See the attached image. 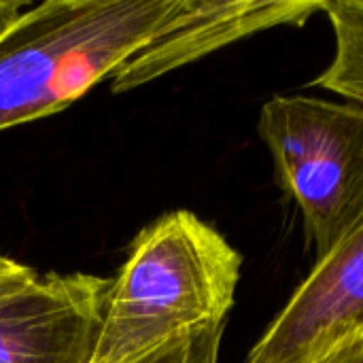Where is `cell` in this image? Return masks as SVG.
I'll return each mask as SVG.
<instances>
[{
  "instance_id": "30bf717a",
  "label": "cell",
  "mask_w": 363,
  "mask_h": 363,
  "mask_svg": "<svg viewBox=\"0 0 363 363\" xmlns=\"http://www.w3.org/2000/svg\"><path fill=\"white\" fill-rule=\"evenodd\" d=\"M319 363H363V338H353Z\"/></svg>"
},
{
  "instance_id": "8992f818",
  "label": "cell",
  "mask_w": 363,
  "mask_h": 363,
  "mask_svg": "<svg viewBox=\"0 0 363 363\" xmlns=\"http://www.w3.org/2000/svg\"><path fill=\"white\" fill-rule=\"evenodd\" d=\"M323 9L325 0H198L194 15L181 28L138 51L111 77V91L140 87L257 32L304 26Z\"/></svg>"
},
{
  "instance_id": "52a82bcc",
  "label": "cell",
  "mask_w": 363,
  "mask_h": 363,
  "mask_svg": "<svg viewBox=\"0 0 363 363\" xmlns=\"http://www.w3.org/2000/svg\"><path fill=\"white\" fill-rule=\"evenodd\" d=\"M334 57L311 83L363 106V0H325Z\"/></svg>"
},
{
  "instance_id": "7a4b0ae2",
  "label": "cell",
  "mask_w": 363,
  "mask_h": 363,
  "mask_svg": "<svg viewBox=\"0 0 363 363\" xmlns=\"http://www.w3.org/2000/svg\"><path fill=\"white\" fill-rule=\"evenodd\" d=\"M240 268V253L198 215H162L132 240L111 279L94 363H125L183 334L225 325Z\"/></svg>"
},
{
  "instance_id": "9c48e42d",
  "label": "cell",
  "mask_w": 363,
  "mask_h": 363,
  "mask_svg": "<svg viewBox=\"0 0 363 363\" xmlns=\"http://www.w3.org/2000/svg\"><path fill=\"white\" fill-rule=\"evenodd\" d=\"M36 270L17 262V259H11L6 255L0 253V294H4L6 289L23 283L26 279H30Z\"/></svg>"
},
{
  "instance_id": "6da1fadb",
  "label": "cell",
  "mask_w": 363,
  "mask_h": 363,
  "mask_svg": "<svg viewBox=\"0 0 363 363\" xmlns=\"http://www.w3.org/2000/svg\"><path fill=\"white\" fill-rule=\"evenodd\" d=\"M198 0H47L0 26V132L55 115L181 28Z\"/></svg>"
},
{
  "instance_id": "3957f363",
  "label": "cell",
  "mask_w": 363,
  "mask_h": 363,
  "mask_svg": "<svg viewBox=\"0 0 363 363\" xmlns=\"http://www.w3.org/2000/svg\"><path fill=\"white\" fill-rule=\"evenodd\" d=\"M257 132L317 259L363 217V106L304 94L264 102Z\"/></svg>"
},
{
  "instance_id": "5b68a950",
  "label": "cell",
  "mask_w": 363,
  "mask_h": 363,
  "mask_svg": "<svg viewBox=\"0 0 363 363\" xmlns=\"http://www.w3.org/2000/svg\"><path fill=\"white\" fill-rule=\"evenodd\" d=\"M353 338H363V217L317 259L247 363H319Z\"/></svg>"
},
{
  "instance_id": "ba28073f",
  "label": "cell",
  "mask_w": 363,
  "mask_h": 363,
  "mask_svg": "<svg viewBox=\"0 0 363 363\" xmlns=\"http://www.w3.org/2000/svg\"><path fill=\"white\" fill-rule=\"evenodd\" d=\"M225 325L183 334L125 363H219Z\"/></svg>"
},
{
  "instance_id": "8fae6325",
  "label": "cell",
  "mask_w": 363,
  "mask_h": 363,
  "mask_svg": "<svg viewBox=\"0 0 363 363\" xmlns=\"http://www.w3.org/2000/svg\"><path fill=\"white\" fill-rule=\"evenodd\" d=\"M28 6H30V2H26V0H11V2L0 0V26L11 21L17 13H21Z\"/></svg>"
},
{
  "instance_id": "277c9868",
  "label": "cell",
  "mask_w": 363,
  "mask_h": 363,
  "mask_svg": "<svg viewBox=\"0 0 363 363\" xmlns=\"http://www.w3.org/2000/svg\"><path fill=\"white\" fill-rule=\"evenodd\" d=\"M111 279L34 272L0 294V363H94Z\"/></svg>"
}]
</instances>
